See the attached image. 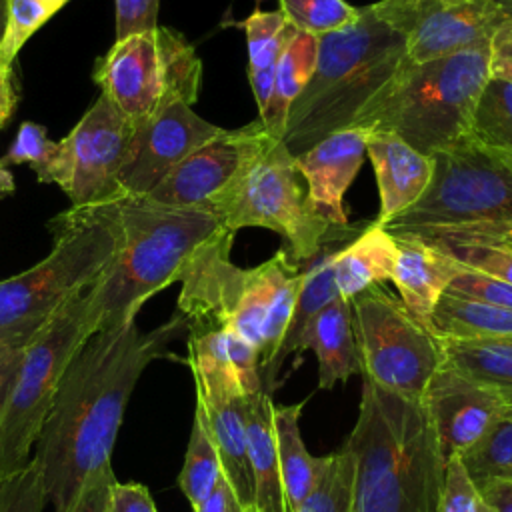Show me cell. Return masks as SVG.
Segmentation results:
<instances>
[{
	"instance_id": "cell-1",
	"label": "cell",
	"mask_w": 512,
	"mask_h": 512,
	"mask_svg": "<svg viewBox=\"0 0 512 512\" xmlns=\"http://www.w3.org/2000/svg\"><path fill=\"white\" fill-rule=\"evenodd\" d=\"M186 332L188 320L176 312L150 332H140L136 322L96 330L78 348L32 454L42 466L54 512H66L92 476L112 468L114 444L136 382L150 362L170 356V342Z\"/></svg>"
},
{
	"instance_id": "cell-2",
	"label": "cell",
	"mask_w": 512,
	"mask_h": 512,
	"mask_svg": "<svg viewBox=\"0 0 512 512\" xmlns=\"http://www.w3.org/2000/svg\"><path fill=\"white\" fill-rule=\"evenodd\" d=\"M354 456V512H436L444 456L420 402L364 378Z\"/></svg>"
},
{
	"instance_id": "cell-3",
	"label": "cell",
	"mask_w": 512,
	"mask_h": 512,
	"mask_svg": "<svg viewBox=\"0 0 512 512\" xmlns=\"http://www.w3.org/2000/svg\"><path fill=\"white\" fill-rule=\"evenodd\" d=\"M110 204L120 248L88 290L96 330L134 322L146 300L178 282L194 254L228 230L208 204L174 208L132 196Z\"/></svg>"
},
{
	"instance_id": "cell-4",
	"label": "cell",
	"mask_w": 512,
	"mask_h": 512,
	"mask_svg": "<svg viewBox=\"0 0 512 512\" xmlns=\"http://www.w3.org/2000/svg\"><path fill=\"white\" fill-rule=\"evenodd\" d=\"M406 60L402 36L370 6L360 8L352 26L318 36L316 68L288 110L284 146L298 156L328 134L354 126Z\"/></svg>"
},
{
	"instance_id": "cell-5",
	"label": "cell",
	"mask_w": 512,
	"mask_h": 512,
	"mask_svg": "<svg viewBox=\"0 0 512 512\" xmlns=\"http://www.w3.org/2000/svg\"><path fill=\"white\" fill-rule=\"evenodd\" d=\"M52 252L0 280V346L24 350L78 292L90 288L120 248L112 204L72 206L50 222Z\"/></svg>"
},
{
	"instance_id": "cell-6",
	"label": "cell",
	"mask_w": 512,
	"mask_h": 512,
	"mask_svg": "<svg viewBox=\"0 0 512 512\" xmlns=\"http://www.w3.org/2000/svg\"><path fill=\"white\" fill-rule=\"evenodd\" d=\"M488 42L408 62L364 108L354 126L392 132L434 156L470 132L478 96L490 78Z\"/></svg>"
},
{
	"instance_id": "cell-7",
	"label": "cell",
	"mask_w": 512,
	"mask_h": 512,
	"mask_svg": "<svg viewBox=\"0 0 512 512\" xmlns=\"http://www.w3.org/2000/svg\"><path fill=\"white\" fill-rule=\"evenodd\" d=\"M512 226V152L470 134L434 154V176L422 198L384 228L394 238H438Z\"/></svg>"
},
{
	"instance_id": "cell-8",
	"label": "cell",
	"mask_w": 512,
	"mask_h": 512,
	"mask_svg": "<svg viewBox=\"0 0 512 512\" xmlns=\"http://www.w3.org/2000/svg\"><path fill=\"white\" fill-rule=\"evenodd\" d=\"M296 156L264 128L232 180L208 202L224 228L260 226L280 234L300 264L312 258L336 228L312 206Z\"/></svg>"
},
{
	"instance_id": "cell-9",
	"label": "cell",
	"mask_w": 512,
	"mask_h": 512,
	"mask_svg": "<svg viewBox=\"0 0 512 512\" xmlns=\"http://www.w3.org/2000/svg\"><path fill=\"white\" fill-rule=\"evenodd\" d=\"M88 290L74 294L22 350L0 414V474L30 462L70 360L96 332Z\"/></svg>"
},
{
	"instance_id": "cell-10",
	"label": "cell",
	"mask_w": 512,
	"mask_h": 512,
	"mask_svg": "<svg viewBox=\"0 0 512 512\" xmlns=\"http://www.w3.org/2000/svg\"><path fill=\"white\" fill-rule=\"evenodd\" d=\"M92 78L100 94L140 126L174 102L198 100L202 60L178 30L158 24L114 40Z\"/></svg>"
},
{
	"instance_id": "cell-11",
	"label": "cell",
	"mask_w": 512,
	"mask_h": 512,
	"mask_svg": "<svg viewBox=\"0 0 512 512\" xmlns=\"http://www.w3.org/2000/svg\"><path fill=\"white\" fill-rule=\"evenodd\" d=\"M350 308L362 378L420 402L442 364L440 338L382 284L354 296Z\"/></svg>"
},
{
	"instance_id": "cell-12",
	"label": "cell",
	"mask_w": 512,
	"mask_h": 512,
	"mask_svg": "<svg viewBox=\"0 0 512 512\" xmlns=\"http://www.w3.org/2000/svg\"><path fill=\"white\" fill-rule=\"evenodd\" d=\"M134 130L136 126L100 94L70 134L58 140L52 184L60 186L78 208L124 198L118 176Z\"/></svg>"
},
{
	"instance_id": "cell-13",
	"label": "cell",
	"mask_w": 512,
	"mask_h": 512,
	"mask_svg": "<svg viewBox=\"0 0 512 512\" xmlns=\"http://www.w3.org/2000/svg\"><path fill=\"white\" fill-rule=\"evenodd\" d=\"M370 8L402 36L408 62L488 42L506 18L494 0H378Z\"/></svg>"
},
{
	"instance_id": "cell-14",
	"label": "cell",
	"mask_w": 512,
	"mask_h": 512,
	"mask_svg": "<svg viewBox=\"0 0 512 512\" xmlns=\"http://www.w3.org/2000/svg\"><path fill=\"white\" fill-rule=\"evenodd\" d=\"M220 132V126L204 120L184 102H174L136 126L118 176L122 196H146L188 154Z\"/></svg>"
},
{
	"instance_id": "cell-15",
	"label": "cell",
	"mask_w": 512,
	"mask_h": 512,
	"mask_svg": "<svg viewBox=\"0 0 512 512\" xmlns=\"http://www.w3.org/2000/svg\"><path fill=\"white\" fill-rule=\"evenodd\" d=\"M440 452L446 458L468 452L510 406L496 390L474 382L442 360L422 400Z\"/></svg>"
},
{
	"instance_id": "cell-16",
	"label": "cell",
	"mask_w": 512,
	"mask_h": 512,
	"mask_svg": "<svg viewBox=\"0 0 512 512\" xmlns=\"http://www.w3.org/2000/svg\"><path fill=\"white\" fill-rule=\"evenodd\" d=\"M264 124L258 120L224 130L188 154L174 170H170L146 196L148 202L160 206H204L208 204L238 172Z\"/></svg>"
},
{
	"instance_id": "cell-17",
	"label": "cell",
	"mask_w": 512,
	"mask_h": 512,
	"mask_svg": "<svg viewBox=\"0 0 512 512\" xmlns=\"http://www.w3.org/2000/svg\"><path fill=\"white\" fill-rule=\"evenodd\" d=\"M370 132L350 126L328 134L296 156V168L306 182L314 210L332 226H348L344 196L362 168Z\"/></svg>"
},
{
	"instance_id": "cell-18",
	"label": "cell",
	"mask_w": 512,
	"mask_h": 512,
	"mask_svg": "<svg viewBox=\"0 0 512 512\" xmlns=\"http://www.w3.org/2000/svg\"><path fill=\"white\" fill-rule=\"evenodd\" d=\"M366 156L374 168L380 194L376 222L386 226L428 190L434 176V156L418 152L392 132L378 130L368 134Z\"/></svg>"
},
{
	"instance_id": "cell-19",
	"label": "cell",
	"mask_w": 512,
	"mask_h": 512,
	"mask_svg": "<svg viewBox=\"0 0 512 512\" xmlns=\"http://www.w3.org/2000/svg\"><path fill=\"white\" fill-rule=\"evenodd\" d=\"M354 230H356L354 226H336L330 232V236L326 238V242L320 246V250L306 262H300V266L304 270V282L298 292L284 340H282L272 364L260 374L262 388L268 394L276 386V380H278L284 360L290 354L304 352V338H306L308 326L314 320V316L326 304H330L336 296H340L338 288H336V280H334V258L340 252V248L344 246V240L350 238L354 234Z\"/></svg>"
},
{
	"instance_id": "cell-20",
	"label": "cell",
	"mask_w": 512,
	"mask_h": 512,
	"mask_svg": "<svg viewBox=\"0 0 512 512\" xmlns=\"http://www.w3.org/2000/svg\"><path fill=\"white\" fill-rule=\"evenodd\" d=\"M396 242L398 256L392 282L402 304L428 326L436 302L464 266L430 240L396 238Z\"/></svg>"
},
{
	"instance_id": "cell-21",
	"label": "cell",
	"mask_w": 512,
	"mask_h": 512,
	"mask_svg": "<svg viewBox=\"0 0 512 512\" xmlns=\"http://www.w3.org/2000/svg\"><path fill=\"white\" fill-rule=\"evenodd\" d=\"M304 350H312L318 358V386L322 390L346 382L352 374H362L350 300L336 296L314 316L304 338Z\"/></svg>"
},
{
	"instance_id": "cell-22",
	"label": "cell",
	"mask_w": 512,
	"mask_h": 512,
	"mask_svg": "<svg viewBox=\"0 0 512 512\" xmlns=\"http://www.w3.org/2000/svg\"><path fill=\"white\" fill-rule=\"evenodd\" d=\"M248 460L254 480V512H288L274 436V402L266 390L246 396Z\"/></svg>"
},
{
	"instance_id": "cell-23",
	"label": "cell",
	"mask_w": 512,
	"mask_h": 512,
	"mask_svg": "<svg viewBox=\"0 0 512 512\" xmlns=\"http://www.w3.org/2000/svg\"><path fill=\"white\" fill-rule=\"evenodd\" d=\"M398 256L396 238L376 220L346 242L334 258L338 294L352 300L366 288L392 280Z\"/></svg>"
},
{
	"instance_id": "cell-24",
	"label": "cell",
	"mask_w": 512,
	"mask_h": 512,
	"mask_svg": "<svg viewBox=\"0 0 512 512\" xmlns=\"http://www.w3.org/2000/svg\"><path fill=\"white\" fill-rule=\"evenodd\" d=\"M304 404L306 400L288 406L274 404L276 452L288 512H298L328 464V456H312L304 446L300 434V412Z\"/></svg>"
},
{
	"instance_id": "cell-25",
	"label": "cell",
	"mask_w": 512,
	"mask_h": 512,
	"mask_svg": "<svg viewBox=\"0 0 512 512\" xmlns=\"http://www.w3.org/2000/svg\"><path fill=\"white\" fill-rule=\"evenodd\" d=\"M318 58V38L306 32H298L288 26L286 40L282 44L276 74H274V90L270 106L260 118L270 136L280 138L286 128V118L292 102L306 88L312 72L316 68Z\"/></svg>"
},
{
	"instance_id": "cell-26",
	"label": "cell",
	"mask_w": 512,
	"mask_h": 512,
	"mask_svg": "<svg viewBox=\"0 0 512 512\" xmlns=\"http://www.w3.org/2000/svg\"><path fill=\"white\" fill-rule=\"evenodd\" d=\"M430 330L448 340L512 338V310L446 290L430 316Z\"/></svg>"
},
{
	"instance_id": "cell-27",
	"label": "cell",
	"mask_w": 512,
	"mask_h": 512,
	"mask_svg": "<svg viewBox=\"0 0 512 512\" xmlns=\"http://www.w3.org/2000/svg\"><path fill=\"white\" fill-rule=\"evenodd\" d=\"M442 360L464 376L496 390L512 406V338L448 340L440 338Z\"/></svg>"
},
{
	"instance_id": "cell-28",
	"label": "cell",
	"mask_w": 512,
	"mask_h": 512,
	"mask_svg": "<svg viewBox=\"0 0 512 512\" xmlns=\"http://www.w3.org/2000/svg\"><path fill=\"white\" fill-rule=\"evenodd\" d=\"M220 476H222L220 458H218L212 434L208 430L204 412L200 404H196L184 464L178 474V486L186 496V500L190 502L192 510H196L208 498V494L214 490Z\"/></svg>"
},
{
	"instance_id": "cell-29",
	"label": "cell",
	"mask_w": 512,
	"mask_h": 512,
	"mask_svg": "<svg viewBox=\"0 0 512 512\" xmlns=\"http://www.w3.org/2000/svg\"><path fill=\"white\" fill-rule=\"evenodd\" d=\"M468 134L484 146L512 152V82L488 78L474 106Z\"/></svg>"
},
{
	"instance_id": "cell-30",
	"label": "cell",
	"mask_w": 512,
	"mask_h": 512,
	"mask_svg": "<svg viewBox=\"0 0 512 512\" xmlns=\"http://www.w3.org/2000/svg\"><path fill=\"white\" fill-rule=\"evenodd\" d=\"M460 458L478 488L494 480H512V406Z\"/></svg>"
},
{
	"instance_id": "cell-31",
	"label": "cell",
	"mask_w": 512,
	"mask_h": 512,
	"mask_svg": "<svg viewBox=\"0 0 512 512\" xmlns=\"http://www.w3.org/2000/svg\"><path fill=\"white\" fill-rule=\"evenodd\" d=\"M354 456L342 446L328 454V464L306 496L298 512H352L354 504Z\"/></svg>"
},
{
	"instance_id": "cell-32",
	"label": "cell",
	"mask_w": 512,
	"mask_h": 512,
	"mask_svg": "<svg viewBox=\"0 0 512 512\" xmlns=\"http://www.w3.org/2000/svg\"><path fill=\"white\" fill-rule=\"evenodd\" d=\"M278 4L288 26L316 38L344 30L360 18V8L346 0H278Z\"/></svg>"
},
{
	"instance_id": "cell-33",
	"label": "cell",
	"mask_w": 512,
	"mask_h": 512,
	"mask_svg": "<svg viewBox=\"0 0 512 512\" xmlns=\"http://www.w3.org/2000/svg\"><path fill=\"white\" fill-rule=\"evenodd\" d=\"M428 240L434 242L438 248H442L446 254H450L464 268H470L512 284V250L496 244H484V242H474V240L454 238V236H440V238H428Z\"/></svg>"
},
{
	"instance_id": "cell-34",
	"label": "cell",
	"mask_w": 512,
	"mask_h": 512,
	"mask_svg": "<svg viewBox=\"0 0 512 512\" xmlns=\"http://www.w3.org/2000/svg\"><path fill=\"white\" fill-rule=\"evenodd\" d=\"M58 148L60 144L48 138V132L42 124L22 122L14 142L0 162L4 166L28 162L42 184H52V170L58 158Z\"/></svg>"
},
{
	"instance_id": "cell-35",
	"label": "cell",
	"mask_w": 512,
	"mask_h": 512,
	"mask_svg": "<svg viewBox=\"0 0 512 512\" xmlns=\"http://www.w3.org/2000/svg\"><path fill=\"white\" fill-rule=\"evenodd\" d=\"M436 512H496L468 474L460 454L444 462Z\"/></svg>"
},
{
	"instance_id": "cell-36",
	"label": "cell",
	"mask_w": 512,
	"mask_h": 512,
	"mask_svg": "<svg viewBox=\"0 0 512 512\" xmlns=\"http://www.w3.org/2000/svg\"><path fill=\"white\" fill-rule=\"evenodd\" d=\"M46 504L44 472L34 456L24 468L0 474V512H44Z\"/></svg>"
},
{
	"instance_id": "cell-37",
	"label": "cell",
	"mask_w": 512,
	"mask_h": 512,
	"mask_svg": "<svg viewBox=\"0 0 512 512\" xmlns=\"http://www.w3.org/2000/svg\"><path fill=\"white\" fill-rule=\"evenodd\" d=\"M54 14L56 10L42 0H8L6 28L0 40V62L12 66L26 40Z\"/></svg>"
},
{
	"instance_id": "cell-38",
	"label": "cell",
	"mask_w": 512,
	"mask_h": 512,
	"mask_svg": "<svg viewBox=\"0 0 512 512\" xmlns=\"http://www.w3.org/2000/svg\"><path fill=\"white\" fill-rule=\"evenodd\" d=\"M450 292L462 294L466 298H474L486 304H494L500 308L512 310V284L498 280L494 276L464 268L450 284Z\"/></svg>"
},
{
	"instance_id": "cell-39",
	"label": "cell",
	"mask_w": 512,
	"mask_h": 512,
	"mask_svg": "<svg viewBox=\"0 0 512 512\" xmlns=\"http://www.w3.org/2000/svg\"><path fill=\"white\" fill-rule=\"evenodd\" d=\"M246 34V50H248V62H254L260 58L274 42L280 40V36L286 30V18L280 10H254L248 18L238 22Z\"/></svg>"
},
{
	"instance_id": "cell-40",
	"label": "cell",
	"mask_w": 512,
	"mask_h": 512,
	"mask_svg": "<svg viewBox=\"0 0 512 512\" xmlns=\"http://www.w3.org/2000/svg\"><path fill=\"white\" fill-rule=\"evenodd\" d=\"M116 40L158 26L160 0H114Z\"/></svg>"
},
{
	"instance_id": "cell-41",
	"label": "cell",
	"mask_w": 512,
	"mask_h": 512,
	"mask_svg": "<svg viewBox=\"0 0 512 512\" xmlns=\"http://www.w3.org/2000/svg\"><path fill=\"white\" fill-rule=\"evenodd\" d=\"M108 512H158V508L148 486L114 480L108 494Z\"/></svg>"
},
{
	"instance_id": "cell-42",
	"label": "cell",
	"mask_w": 512,
	"mask_h": 512,
	"mask_svg": "<svg viewBox=\"0 0 512 512\" xmlns=\"http://www.w3.org/2000/svg\"><path fill=\"white\" fill-rule=\"evenodd\" d=\"M490 76L512 82V16H506L488 40Z\"/></svg>"
},
{
	"instance_id": "cell-43",
	"label": "cell",
	"mask_w": 512,
	"mask_h": 512,
	"mask_svg": "<svg viewBox=\"0 0 512 512\" xmlns=\"http://www.w3.org/2000/svg\"><path fill=\"white\" fill-rule=\"evenodd\" d=\"M116 480V474L112 468L92 476L74 502L68 506L66 512H108V494H110V484Z\"/></svg>"
},
{
	"instance_id": "cell-44",
	"label": "cell",
	"mask_w": 512,
	"mask_h": 512,
	"mask_svg": "<svg viewBox=\"0 0 512 512\" xmlns=\"http://www.w3.org/2000/svg\"><path fill=\"white\" fill-rule=\"evenodd\" d=\"M194 512H248V510L242 506V502L238 500V496L232 490V486L228 484V480L224 476H220L214 490Z\"/></svg>"
},
{
	"instance_id": "cell-45",
	"label": "cell",
	"mask_w": 512,
	"mask_h": 512,
	"mask_svg": "<svg viewBox=\"0 0 512 512\" xmlns=\"http://www.w3.org/2000/svg\"><path fill=\"white\" fill-rule=\"evenodd\" d=\"M454 238H466L474 242H484V244H496L512 250V226H496V228H476V230H464V232H454L446 234ZM440 238V236H438Z\"/></svg>"
},
{
	"instance_id": "cell-46",
	"label": "cell",
	"mask_w": 512,
	"mask_h": 512,
	"mask_svg": "<svg viewBox=\"0 0 512 512\" xmlns=\"http://www.w3.org/2000/svg\"><path fill=\"white\" fill-rule=\"evenodd\" d=\"M20 356H22V350L0 346V414L4 410V402H6Z\"/></svg>"
},
{
	"instance_id": "cell-47",
	"label": "cell",
	"mask_w": 512,
	"mask_h": 512,
	"mask_svg": "<svg viewBox=\"0 0 512 512\" xmlns=\"http://www.w3.org/2000/svg\"><path fill=\"white\" fill-rule=\"evenodd\" d=\"M14 106H16V92L12 82V66L0 62V128L12 116Z\"/></svg>"
},
{
	"instance_id": "cell-48",
	"label": "cell",
	"mask_w": 512,
	"mask_h": 512,
	"mask_svg": "<svg viewBox=\"0 0 512 512\" xmlns=\"http://www.w3.org/2000/svg\"><path fill=\"white\" fill-rule=\"evenodd\" d=\"M480 490L496 512H512V480H494Z\"/></svg>"
},
{
	"instance_id": "cell-49",
	"label": "cell",
	"mask_w": 512,
	"mask_h": 512,
	"mask_svg": "<svg viewBox=\"0 0 512 512\" xmlns=\"http://www.w3.org/2000/svg\"><path fill=\"white\" fill-rule=\"evenodd\" d=\"M16 190V182L12 172L0 162V194H10Z\"/></svg>"
},
{
	"instance_id": "cell-50",
	"label": "cell",
	"mask_w": 512,
	"mask_h": 512,
	"mask_svg": "<svg viewBox=\"0 0 512 512\" xmlns=\"http://www.w3.org/2000/svg\"><path fill=\"white\" fill-rule=\"evenodd\" d=\"M6 16H8V0H0V40L6 28Z\"/></svg>"
},
{
	"instance_id": "cell-51",
	"label": "cell",
	"mask_w": 512,
	"mask_h": 512,
	"mask_svg": "<svg viewBox=\"0 0 512 512\" xmlns=\"http://www.w3.org/2000/svg\"><path fill=\"white\" fill-rule=\"evenodd\" d=\"M494 4H496L506 16H512V0H494Z\"/></svg>"
},
{
	"instance_id": "cell-52",
	"label": "cell",
	"mask_w": 512,
	"mask_h": 512,
	"mask_svg": "<svg viewBox=\"0 0 512 512\" xmlns=\"http://www.w3.org/2000/svg\"><path fill=\"white\" fill-rule=\"evenodd\" d=\"M42 2H46L48 6H52V8L58 12V10H60L68 0H42Z\"/></svg>"
},
{
	"instance_id": "cell-53",
	"label": "cell",
	"mask_w": 512,
	"mask_h": 512,
	"mask_svg": "<svg viewBox=\"0 0 512 512\" xmlns=\"http://www.w3.org/2000/svg\"><path fill=\"white\" fill-rule=\"evenodd\" d=\"M352 512H354V510H352Z\"/></svg>"
}]
</instances>
